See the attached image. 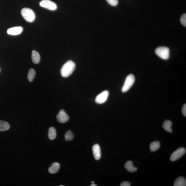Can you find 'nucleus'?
<instances>
[{"mask_svg": "<svg viewBox=\"0 0 186 186\" xmlns=\"http://www.w3.org/2000/svg\"><path fill=\"white\" fill-rule=\"evenodd\" d=\"M181 24L185 26H186V14H184L182 15L181 18Z\"/></svg>", "mask_w": 186, "mask_h": 186, "instance_id": "22", "label": "nucleus"}, {"mask_svg": "<svg viewBox=\"0 0 186 186\" xmlns=\"http://www.w3.org/2000/svg\"><path fill=\"white\" fill-rule=\"evenodd\" d=\"M31 58L33 62L35 64H38L40 62V57L38 52L35 51H33L31 55Z\"/></svg>", "mask_w": 186, "mask_h": 186, "instance_id": "13", "label": "nucleus"}, {"mask_svg": "<svg viewBox=\"0 0 186 186\" xmlns=\"http://www.w3.org/2000/svg\"><path fill=\"white\" fill-rule=\"evenodd\" d=\"M23 30V28L21 26H17L10 28L7 30V33L11 35H17L21 33Z\"/></svg>", "mask_w": 186, "mask_h": 186, "instance_id": "9", "label": "nucleus"}, {"mask_svg": "<svg viewBox=\"0 0 186 186\" xmlns=\"http://www.w3.org/2000/svg\"><path fill=\"white\" fill-rule=\"evenodd\" d=\"M106 1L109 4L112 6H116L118 4V0H106Z\"/></svg>", "mask_w": 186, "mask_h": 186, "instance_id": "21", "label": "nucleus"}, {"mask_svg": "<svg viewBox=\"0 0 186 186\" xmlns=\"http://www.w3.org/2000/svg\"><path fill=\"white\" fill-rule=\"evenodd\" d=\"M160 146V144L159 141H156L152 142L150 145V149L152 152L157 151L159 149Z\"/></svg>", "mask_w": 186, "mask_h": 186, "instance_id": "18", "label": "nucleus"}, {"mask_svg": "<svg viewBox=\"0 0 186 186\" xmlns=\"http://www.w3.org/2000/svg\"><path fill=\"white\" fill-rule=\"evenodd\" d=\"M0 70H1V69H0Z\"/></svg>", "mask_w": 186, "mask_h": 186, "instance_id": "28", "label": "nucleus"}, {"mask_svg": "<svg viewBox=\"0 0 186 186\" xmlns=\"http://www.w3.org/2000/svg\"><path fill=\"white\" fill-rule=\"evenodd\" d=\"M186 180L185 178L180 176L176 180L174 183V186H185Z\"/></svg>", "mask_w": 186, "mask_h": 186, "instance_id": "14", "label": "nucleus"}, {"mask_svg": "<svg viewBox=\"0 0 186 186\" xmlns=\"http://www.w3.org/2000/svg\"><path fill=\"white\" fill-rule=\"evenodd\" d=\"M10 128L8 123L2 120H0V131H7Z\"/></svg>", "mask_w": 186, "mask_h": 186, "instance_id": "16", "label": "nucleus"}, {"mask_svg": "<svg viewBox=\"0 0 186 186\" xmlns=\"http://www.w3.org/2000/svg\"><path fill=\"white\" fill-rule=\"evenodd\" d=\"M186 153L185 149L184 148H180L177 149L173 152L171 155L170 159L172 161H175L180 159L185 155Z\"/></svg>", "mask_w": 186, "mask_h": 186, "instance_id": "5", "label": "nucleus"}, {"mask_svg": "<svg viewBox=\"0 0 186 186\" xmlns=\"http://www.w3.org/2000/svg\"><path fill=\"white\" fill-rule=\"evenodd\" d=\"M40 6L52 11L56 10L57 7L56 3L50 0H42L40 3Z\"/></svg>", "mask_w": 186, "mask_h": 186, "instance_id": "6", "label": "nucleus"}, {"mask_svg": "<svg viewBox=\"0 0 186 186\" xmlns=\"http://www.w3.org/2000/svg\"><path fill=\"white\" fill-rule=\"evenodd\" d=\"M21 14L26 21L31 23L34 21L35 14L33 11L31 9L25 8L22 9Z\"/></svg>", "mask_w": 186, "mask_h": 186, "instance_id": "2", "label": "nucleus"}, {"mask_svg": "<svg viewBox=\"0 0 186 186\" xmlns=\"http://www.w3.org/2000/svg\"><path fill=\"white\" fill-rule=\"evenodd\" d=\"M172 124V122L171 121L167 120L164 121L163 124V129L165 131L169 132V133H172V130L171 129V126Z\"/></svg>", "mask_w": 186, "mask_h": 186, "instance_id": "15", "label": "nucleus"}, {"mask_svg": "<svg viewBox=\"0 0 186 186\" xmlns=\"http://www.w3.org/2000/svg\"><path fill=\"white\" fill-rule=\"evenodd\" d=\"M91 186H96L97 185H96V184H95L94 183H92V185H90Z\"/></svg>", "mask_w": 186, "mask_h": 186, "instance_id": "25", "label": "nucleus"}, {"mask_svg": "<svg viewBox=\"0 0 186 186\" xmlns=\"http://www.w3.org/2000/svg\"><path fill=\"white\" fill-rule=\"evenodd\" d=\"M109 95V92L108 90H105L100 93L96 96V103L98 104H101L105 103L107 101Z\"/></svg>", "mask_w": 186, "mask_h": 186, "instance_id": "7", "label": "nucleus"}, {"mask_svg": "<svg viewBox=\"0 0 186 186\" xmlns=\"http://www.w3.org/2000/svg\"><path fill=\"white\" fill-rule=\"evenodd\" d=\"M35 75H36V72L33 69H30L28 74V81L30 82H32L34 79Z\"/></svg>", "mask_w": 186, "mask_h": 186, "instance_id": "19", "label": "nucleus"}, {"mask_svg": "<svg viewBox=\"0 0 186 186\" xmlns=\"http://www.w3.org/2000/svg\"><path fill=\"white\" fill-rule=\"evenodd\" d=\"M156 54L161 59L167 60L170 57V49L165 46H160L155 50Z\"/></svg>", "mask_w": 186, "mask_h": 186, "instance_id": "3", "label": "nucleus"}, {"mask_svg": "<svg viewBox=\"0 0 186 186\" xmlns=\"http://www.w3.org/2000/svg\"><path fill=\"white\" fill-rule=\"evenodd\" d=\"M60 167V165L58 163L54 162L52 164L48 169V171L50 174H55L58 171Z\"/></svg>", "mask_w": 186, "mask_h": 186, "instance_id": "11", "label": "nucleus"}, {"mask_svg": "<svg viewBox=\"0 0 186 186\" xmlns=\"http://www.w3.org/2000/svg\"><path fill=\"white\" fill-rule=\"evenodd\" d=\"M56 131L55 128L53 127L50 128L48 131V137L51 140H53L56 137Z\"/></svg>", "mask_w": 186, "mask_h": 186, "instance_id": "17", "label": "nucleus"}, {"mask_svg": "<svg viewBox=\"0 0 186 186\" xmlns=\"http://www.w3.org/2000/svg\"><path fill=\"white\" fill-rule=\"evenodd\" d=\"M59 186H64V185H59Z\"/></svg>", "mask_w": 186, "mask_h": 186, "instance_id": "27", "label": "nucleus"}, {"mask_svg": "<svg viewBox=\"0 0 186 186\" xmlns=\"http://www.w3.org/2000/svg\"><path fill=\"white\" fill-rule=\"evenodd\" d=\"M57 119L61 123H65L69 119V117L64 110H61L57 115Z\"/></svg>", "mask_w": 186, "mask_h": 186, "instance_id": "8", "label": "nucleus"}, {"mask_svg": "<svg viewBox=\"0 0 186 186\" xmlns=\"http://www.w3.org/2000/svg\"><path fill=\"white\" fill-rule=\"evenodd\" d=\"M75 68L76 65L73 61H68L61 68L60 74L61 76L64 78L69 77L73 73Z\"/></svg>", "mask_w": 186, "mask_h": 186, "instance_id": "1", "label": "nucleus"}, {"mask_svg": "<svg viewBox=\"0 0 186 186\" xmlns=\"http://www.w3.org/2000/svg\"><path fill=\"white\" fill-rule=\"evenodd\" d=\"M182 112L185 117L186 116V105L185 104L183 106L182 109Z\"/></svg>", "mask_w": 186, "mask_h": 186, "instance_id": "24", "label": "nucleus"}, {"mask_svg": "<svg viewBox=\"0 0 186 186\" xmlns=\"http://www.w3.org/2000/svg\"><path fill=\"white\" fill-rule=\"evenodd\" d=\"M130 183L128 181H124L121 183V186H130Z\"/></svg>", "mask_w": 186, "mask_h": 186, "instance_id": "23", "label": "nucleus"}, {"mask_svg": "<svg viewBox=\"0 0 186 186\" xmlns=\"http://www.w3.org/2000/svg\"><path fill=\"white\" fill-rule=\"evenodd\" d=\"M92 183H94V182L92 181Z\"/></svg>", "mask_w": 186, "mask_h": 186, "instance_id": "26", "label": "nucleus"}, {"mask_svg": "<svg viewBox=\"0 0 186 186\" xmlns=\"http://www.w3.org/2000/svg\"><path fill=\"white\" fill-rule=\"evenodd\" d=\"M65 137L66 141H71L74 138V135L71 131H68L65 134Z\"/></svg>", "mask_w": 186, "mask_h": 186, "instance_id": "20", "label": "nucleus"}, {"mask_svg": "<svg viewBox=\"0 0 186 186\" xmlns=\"http://www.w3.org/2000/svg\"><path fill=\"white\" fill-rule=\"evenodd\" d=\"M135 77L133 74H130L127 76L122 88V92H126L129 90L135 83Z\"/></svg>", "mask_w": 186, "mask_h": 186, "instance_id": "4", "label": "nucleus"}, {"mask_svg": "<svg viewBox=\"0 0 186 186\" xmlns=\"http://www.w3.org/2000/svg\"><path fill=\"white\" fill-rule=\"evenodd\" d=\"M125 168L128 171L130 172H134L137 170V167H134L133 162L128 161L126 162L125 164Z\"/></svg>", "mask_w": 186, "mask_h": 186, "instance_id": "12", "label": "nucleus"}, {"mask_svg": "<svg viewBox=\"0 0 186 186\" xmlns=\"http://www.w3.org/2000/svg\"><path fill=\"white\" fill-rule=\"evenodd\" d=\"M93 155L95 159L99 160L101 157V151L99 145L98 144H94L92 148Z\"/></svg>", "mask_w": 186, "mask_h": 186, "instance_id": "10", "label": "nucleus"}]
</instances>
